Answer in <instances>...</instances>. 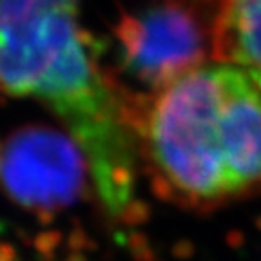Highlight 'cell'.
Returning a JSON list of instances; mask_svg holds the SVG:
<instances>
[{"mask_svg":"<svg viewBox=\"0 0 261 261\" xmlns=\"http://www.w3.org/2000/svg\"><path fill=\"white\" fill-rule=\"evenodd\" d=\"M116 38L125 73L160 91L207 65L205 58L214 55V29L181 0H162L123 18Z\"/></svg>","mask_w":261,"mask_h":261,"instance_id":"3","label":"cell"},{"mask_svg":"<svg viewBox=\"0 0 261 261\" xmlns=\"http://www.w3.org/2000/svg\"><path fill=\"white\" fill-rule=\"evenodd\" d=\"M214 55L261 73V0H225L214 24Z\"/></svg>","mask_w":261,"mask_h":261,"instance_id":"5","label":"cell"},{"mask_svg":"<svg viewBox=\"0 0 261 261\" xmlns=\"http://www.w3.org/2000/svg\"><path fill=\"white\" fill-rule=\"evenodd\" d=\"M0 91L42 102L89 165L106 208L133 198V143L80 24V0H0Z\"/></svg>","mask_w":261,"mask_h":261,"instance_id":"1","label":"cell"},{"mask_svg":"<svg viewBox=\"0 0 261 261\" xmlns=\"http://www.w3.org/2000/svg\"><path fill=\"white\" fill-rule=\"evenodd\" d=\"M230 64H207L163 87L145 120L147 152L162 181L191 203L234 198L227 165Z\"/></svg>","mask_w":261,"mask_h":261,"instance_id":"2","label":"cell"},{"mask_svg":"<svg viewBox=\"0 0 261 261\" xmlns=\"http://www.w3.org/2000/svg\"><path fill=\"white\" fill-rule=\"evenodd\" d=\"M87 172L89 165L76 142L49 127L18 129L0 145V185L28 208L69 205Z\"/></svg>","mask_w":261,"mask_h":261,"instance_id":"4","label":"cell"}]
</instances>
